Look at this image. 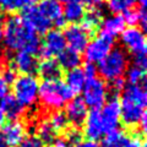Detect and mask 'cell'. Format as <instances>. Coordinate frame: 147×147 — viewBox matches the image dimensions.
<instances>
[{
    "instance_id": "8",
    "label": "cell",
    "mask_w": 147,
    "mask_h": 147,
    "mask_svg": "<svg viewBox=\"0 0 147 147\" xmlns=\"http://www.w3.org/2000/svg\"><path fill=\"white\" fill-rule=\"evenodd\" d=\"M114 38L100 32L93 40H91L85 48V58L87 63H99L113 49Z\"/></svg>"
},
{
    "instance_id": "42",
    "label": "cell",
    "mask_w": 147,
    "mask_h": 147,
    "mask_svg": "<svg viewBox=\"0 0 147 147\" xmlns=\"http://www.w3.org/2000/svg\"><path fill=\"white\" fill-rule=\"evenodd\" d=\"M71 147H98V145L96 144L94 141H90V140H86V141H80L77 144L72 145Z\"/></svg>"
},
{
    "instance_id": "37",
    "label": "cell",
    "mask_w": 147,
    "mask_h": 147,
    "mask_svg": "<svg viewBox=\"0 0 147 147\" xmlns=\"http://www.w3.org/2000/svg\"><path fill=\"white\" fill-rule=\"evenodd\" d=\"M110 88L115 92V93L117 92H120L121 90L125 88V80L123 77H119V79L110 81Z\"/></svg>"
},
{
    "instance_id": "10",
    "label": "cell",
    "mask_w": 147,
    "mask_h": 147,
    "mask_svg": "<svg viewBox=\"0 0 147 147\" xmlns=\"http://www.w3.org/2000/svg\"><path fill=\"white\" fill-rule=\"evenodd\" d=\"M100 113V119H102L104 134L112 132L114 130H118L119 123H120V102L118 98L109 99L107 103L102 105Z\"/></svg>"
},
{
    "instance_id": "27",
    "label": "cell",
    "mask_w": 147,
    "mask_h": 147,
    "mask_svg": "<svg viewBox=\"0 0 147 147\" xmlns=\"http://www.w3.org/2000/svg\"><path fill=\"white\" fill-rule=\"evenodd\" d=\"M37 137L42 141V142H47L50 144L53 142L55 136H57V132L54 131V129L52 127V125L49 124L48 120H43L39 123L38 127H37Z\"/></svg>"
},
{
    "instance_id": "43",
    "label": "cell",
    "mask_w": 147,
    "mask_h": 147,
    "mask_svg": "<svg viewBox=\"0 0 147 147\" xmlns=\"http://www.w3.org/2000/svg\"><path fill=\"white\" fill-rule=\"evenodd\" d=\"M5 119H6V117L4 115V113L1 112V109H0V127L4 126V124H5Z\"/></svg>"
},
{
    "instance_id": "32",
    "label": "cell",
    "mask_w": 147,
    "mask_h": 147,
    "mask_svg": "<svg viewBox=\"0 0 147 147\" xmlns=\"http://www.w3.org/2000/svg\"><path fill=\"white\" fill-rule=\"evenodd\" d=\"M17 147H43V142L34 135L25 136V139Z\"/></svg>"
},
{
    "instance_id": "30",
    "label": "cell",
    "mask_w": 147,
    "mask_h": 147,
    "mask_svg": "<svg viewBox=\"0 0 147 147\" xmlns=\"http://www.w3.org/2000/svg\"><path fill=\"white\" fill-rule=\"evenodd\" d=\"M124 135V132L119 130H114L112 132H108L107 136L104 137L102 147H120L121 137Z\"/></svg>"
},
{
    "instance_id": "26",
    "label": "cell",
    "mask_w": 147,
    "mask_h": 147,
    "mask_svg": "<svg viewBox=\"0 0 147 147\" xmlns=\"http://www.w3.org/2000/svg\"><path fill=\"white\" fill-rule=\"evenodd\" d=\"M38 0H0V7L9 12H15L33 5Z\"/></svg>"
},
{
    "instance_id": "41",
    "label": "cell",
    "mask_w": 147,
    "mask_h": 147,
    "mask_svg": "<svg viewBox=\"0 0 147 147\" xmlns=\"http://www.w3.org/2000/svg\"><path fill=\"white\" fill-rule=\"evenodd\" d=\"M9 93V85L6 84V81L0 76V99L4 98Z\"/></svg>"
},
{
    "instance_id": "2",
    "label": "cell",
    "mask_w": 147,
    "mask_h": 147,
    "mask_svg": "<svg viewBox=\"0 0 147 147\" xmlns=\"http://www.w3.org/2000/svg\"><path fill=\"white\" fill-rule=\"evenodd\" d=\"M147 104L146 91L140 85H129L124 88L120 100V120L126 126H139L142 118L146 115Z\"/></svg>"
},
{
    "instance_id": "38",
    "label": "cell",
    "mask_w": 147,
    "mask_h": 147,
    "mask_svg": "<svg viewBox=\"0 0 147 147\" xmlns=\"http://www.w3.org/2000/svg\"><path fill=\"white\" fill-rule=\"evenodd\" d=\"M82 70H84V74H85V76H86V79H87V77L96 76V72H97V67H96L92 63H86Z\"/></svg>"
},
{
    "instance_id": "4",
    "label": "cell",
    "mask_w": 147,
    "mask_h": 147,
    "mask_svg": "<svg viewBox=\"0 0 147 147\" xmlns=\"http://www.w3.org/2000/svg\"><path fill=\"white\" fill-rule=\"evenodd\" d=\"M129 67V57L121 48L112 49L98 63V72L103 80L113 81L123 77Z\"/></svg>"
},
{
    "instance_id": "28",
    "label": "cell",
    "mask_w": 147,
    "mask_h": 147,
    "mask_svg": "<svg viewBox=\"0 0 147 147\" xmlns=\"http://www.w3.org/2000/svg\"><path fill=\"white\" fill-rule=\"evenodd\" d=\"M135 0H107V6L113 13H121L134 7Z\"/></svg>"
},
{
    "instance_id": "5",
    "label": "cell",
    "mask_w": 147,
    "mask_h": 147,
    "mask_svg": "<svg viewBox=\"0 0 147 147\" xmlns=\"http://www.w3.org/2000/svg\"><path fill=\"white\" fill-rule=\"evenodd\" d=\"M13 97L24 107H32L38 99L39 82L33 75H20L12 84Z\"/></svg>"
},
{
    "instance_id": "40",
    "label": "cell",
    "mask_w": 147,
    "mask_h": 147,
    "mask_svg": "<svg viewBox=\"0 0 147 147\" xmlns=\"http://www.w3.org/2000/svg\"><path fill=\"white\" fill-rule=\"evenodd\" d=\"M52 144L53 147H71V145L69 144L65 137H55Z\"/></svg>"
},
{
    "instance_id": "1",
    "label": "cell",
    "mask_w": 147,
    "mask_h": 147,
    "mask_svg": "<svg viewBox=\"0 0 147 147\" xmlns=\"http://www.w3.org/2000/svg\"><path fill=\"white\" fill-rule=\"evenodd\" d=\"M4 45L11 52H27L38 54L40 40L38 33L18 16H10L4 26Z\"/></svg>"
},
{
    "instance_id": "23",
    "label": "cell",
    "mask_w": 147,
    "mask_h": 147,
    "mask_svg": "<svg viewBox=\"0 0 147 147\" xmlns=\"http://www.w3.org/2000/svg\"><path fill=\"white\" fill-rule=\"evenodd\" d=\"M102 11L99 10L98 7L94 9H90L88 12H85V16L82 18V27L87 31V33L90 36L96 33L98 31V28L100 27L102 24Z\"/></svg>"
},
{
    "instance_id": "14",
    "label": "cell",
    "mask_w": 147,
    "mask_h": 147,
    "mask_svg": "<svg viewBox=\"0 0 147 147\" xmlns=\"http://www.w3.org/2000/svg\"><path fill=\"white\" fill-rule=\"evenodd\" d=\"M65 105H66L65 115L67 118L69 123L74 124L75 127L81 126L85 121L87 113H88V110H87L88 108H87V105L85 104L84 99L80 97L72 98L71 100H69Z\"/></svg>"
},
{
    "instance_id": "16",
    "label": "cell",
    "mask_w": 147,
    "mask_h": 147,
    "mask_svg": "<svg viewBox=\"0 0 147 147\" xmlns=\"http://www.w3.org/2000/svg\"><path fill=\"white\" fill-rule=\"evenodd\" d=\"M1 135L9 147H17L26 136V127L21 121L12 120L4 124Z\"/></svg>"
},
{
    "instance_id": "15",
    "label": "cell",
    "mask_w": 147,
    "mask_h": 147,
    "mask_svg": "<svg viewBox=\"0 0 147 147\" xmlns=\"http://www.w3.org/2000/svg\"><path fill=\"white\" fill-rule=\"evenodd\" d=\"M37 7L52 22L53 26L61 27L65 24L63 17V7L59 0H40Z\"/></svg>"
},
{
    "instance_id": "44",
    "label": "cell",
    "mask_w": 147,
    "mask_h": 147,
    "mask_svg": "<svg viewBox=\"0 0 147 147\" xmlns=\"http://www.w3.org/2000/svg\"><path fill=\"white\" fill-rule=\"evenodd\" d=\"M0 147H9V146L6 145L5 140H4V137H3V135H1V132H0Z\"/></svg>"
},
{
    "instance_id": "19",
    "label": "cell",
    "mask_w": 147,
    "mask_h": 147,
    "mask_svg": "<svg viewBox=\"0 0 147 147\" xmlns=\"http://www.w3.org/2000/svg\"><path fill=\"white\" fill-rule=\"evenodd\" d=\"M125 20H124L123 15L120 13H114L112 16L105 17L104 20H102V24H100V27L102 30L100 32L102 33H105L110 37H115L118 34H120L121 32L125 30Z\"/></svg>"
},
{
    "instance_id": "25",
    "label": "cell",
    "mask_w": 147,
    "mask_h": 147,
    "mask_svg": "<svg viewBox=\"0 0 147 147\" xmlns=\"http://www.w3.org/2000/svg\"><path fill=\"white\" fill-rule=\"evenodd\" d=\"M48 121L54 129L55 132L66 131L69 129V120L65 115V113L61 112V110H55L52 115H50Z\"/></svg>"
},
{
    "instance_id": "20",
    "label": "cell",
    "mask_w": 147,
    "mask_h": 147,
    "mask_svg": "<svg viewBox=\"0 0 147 147\" xmlns=\"http://www.w3.org/2000/svg\"><path fill=\"white\" fill-rule=\"evenodd\" d=\"M37 71L43 77L44 80H59L61 77V67L54 59H44V60L38 64Z\"/></svg>"
},
{
    "instance_id": "31",
    "label": "cell",
    "mask_w": 147,
    "mask_h": 147,
    "mask_svg": "<svg viewBox=\"0 0 147 147\" xmlns=\"http://www.w3.org/2000/svg\"><path fill=\"white\" fill-rule=\"evenodd\" d=\"M120 147H145V142L144 139L139 135L129 136L124 134L121 137Z\"/></svg>"
},
{
    "instance_id": "11",
    "label": "cell",
    "mask_w": 147,
    "mask_h": 147,
    "mask_svg": "<svg viewBox=\"0 0 147 147\" xmlns=\"http://www.w3.org/2000/svg\"><path fill=\"white\" fill-rule=\"evenodd\" d=\"M64 38L69 45V48L77 53L84 52L87 44L90 42V34L87 31L80 25H69L64 31Z\"/></svg>"
},
{
    "instance_id": "13",
    "label": "cell",
    "mask_w": 147,
    "mask_h": 147,
    "mask_svg": "<svg viewBox=\"0 0 147 147\" xmlns=\"http://www.w3.org/2000/svg\"><path fill=\"white\" fill-rule=\"evenodd\" d=\"M84 134L87 140L94 142L98 141L104 135L99 109H91V112L87 113L84 121Z\"/></svg>"
},
{
    "instance_id": "3",
    "label": "cell",
    "mask_w": 147,
    "mask_h": 147,
    "mask_svg": "<svg viewBox=\"0 0 147 147\" xmlns=\"http://www.w3.org/2000/svg\"><path fill=\"white\" fill-rule=\"evenodd\" d=\"M38 97L45 108L60 110V108L74 98V92L60 79L44 80L39 85Z\"/></svg>"
},
{
    "instance_id": "34",
    "label": "cell",
    "mask_w": 147,
    "mask_h": 147,
    "mask_svg": "<svg viewBox=\"0 0 147 147\" xmlns=\"http://www.w3.org/2000/svg\"><path fill=\"white\" fill-rule=\"evenodd\" d=\"M65 139L67 140L69 144L72 146V145H75V144H77V142L81 141V132L79 131L77 127H74V129H71V130H66Z\"/></svg>"
},
{
    "instance_id": "48",
    "label": "cell",
    "mask_w": 147,
    "mask_h": 147,
    "mask_svg": "<svg viewBox=\"0 0 147 147\" xmlns=\"http://www.w3.org/2000/svg\"><path fill=\"white\" fill-rule=\"evenodd\" d=\"M0 69H1V61H0Z\"/></svg>"
},
{
    "instance_id": "21",
    "label": "cell",
    "mask_w": 147,
    "mask_h": 147,
    "mask_svg": "<svg viewBox=\"0 0 147 147\" xmlns=\"http://www.w3.org/2000/svg\"><path fill=\"white\" fill-rule=\"evenodd\" d=\"M85 6L81 5L77 1H69L65 4V7L63 9V17L65 22H69L70 25L79 24L82 21L85 16Z\"/></svg>"
},
{
    "instance_id": "9",
    "label": "cell",
    "mask_w": 147,
    "mask_h": 147,
    "mask_svg": "<svg viewBox=\"0 0 147 147\" xmlns=\"http://www.w3.org/2000/svg\"><path fill=\"white\" fill-rule=\"evenodd\" d=\"M66 48V42L60 30H49L44 33V38L40 42L39 53L44 59L58 57Z\"/></svg>"
},
{
    "instance_id": "36",
    "label": "cell",
    "mask_w": 147,
    "mask_h": 147,
    "mask_svg": "<svg viewBox=\"0 0 147 147\" xmlns=\"http://www.w3.org/2000/svg\"><path fill=\"white\" fill-rule=\"evenodd\" d=\"M1 77L6 81V84H7L9 86L12 85V84H13V81L16 80L15 70H13L12 67H7V69H5V70H4V72H3V75H1Z\"/></svg>"
},
{
    "instance_id": "7",
    "label": "cell",
    "mask_w": 147,
    "mask_h": 147,
    "mask_svg": "<svg viewBox=\"0 0 147 147\" xmlns=\"http://www.w3.org/2000/svg\"><path fill=\"white\" fill-rule=\"evenodd\" d=\"M121 44L129 53L134 57H142L146 55L147 43L145 32L139 27L130 26L121 32Z\"/></svg>"
},
{
    "instance_id": "24",
    "label": "cell",
    "mask_w": 147,
    "mask_h": 147,
    "mask_svg": "<svg viewBox=\"0 0 147 147\" xmlns=\"http://www.w3.org/2000/svg\"><path fill=\"white\" fill-rule=\"evenodd\" d=\"M85 81H86V76L84 74V70L80 67L71 69V70H69L65 75V84L67 85L69 88L74 92V94L80 93L82 91Z\"/></svg>"
},
{
    "instance_id": "17",
    "label": "cell",
    "mask_w": 147,
    "mask_h": 147,
    "mask_svg": "<svg viewBox=\"0 0 147 147\" xmlns=\"http://www.w3.org/2000/svg\"><path fill=\"white\" fill-rule=\"evenodd\" d=\"M38 61L36 59V55L30 54L27 52H16L12 59V69L22 75H32L37 71Z\"/></svg>"
},
{
    "instance_id": "22",
    "label": "cell",
    "mask_w": 147,
    "mask_h": 147,
    "mask_svg": "<svg viewBox=\"0 0 147 147\" xmlns=\"http://www.w3.org/2000/svg\"><path fill=\"white\" fill-rule=\"evenodd\" d=\"M58 64L61 67V70H71V69L79 67L81 64V55L80 53L75 52L70 48H65L58 55Z\"/></svg>"
},
{
    "instance_id": "45",
    "label": "cell",
    "mask_w": 147,
    "mask_h": 147,
    "mask_svg": "<svg viewBox=\"0 0 147 147\" xmlns=\"http://www.w3.org/2000/svg\"><path fill=\"white\" fill-rule=\"evenodd\" d=\"M3 37H4V26L1 22H0V42L3 40Z\"/></svg>"
},
{
    "instance_id": "18",
    "label": "cell",
    "mask_w": 147,
    "mask_h": 147,
    "mask_svg": "<svg viewBox=\"0 0 147 147\" xmlns=\"http://www.w3.org/2000/svg\"><path fill=\"white\" fill-rule=\"evenodd\" d=\"M0 109L4 113V115L10 118L11 120L21 118L25 113V107L12 94H6L4 98L0 99Z\"/></svg>"
},
{
    "instance_id": "46",
    "label": "cell",
    "mask_w": 147,
    "mask_h": 147,
    "mask_svg": "<svg viewBox=\"0 0 147 147\" xmlns=\"http://www.w3.org/2000/svg\"><path fill=\"white\" fill-rule=\"evenodd\" d=\"M135 1H137V4H140L141 7H145L147 4V0H135Z\"/></svg>"
},
{
    "instance_id": "12",
    "label": "cell",
    "mask_w": 147,
    "mask_h": 147,
    "mask_svg": "<svg viewBox=\"0 0 147 147\" xmlns=\"http://www.w3.org/2000/svg\"><path fill=\"white\" fill-rule=\"evenodd\" d=\"M21 18H22V21L26 22V24L28 25L32 30H34L38 34L48 32L53 26L52 22H50L48 18L39 11V9L34 5L25 7L24 10H22Z\"/></svg>"
},
{
    "instance_id": "35",
    "label": "cell",
    "mask_w": 147,
    "mask_h": 147,
    "mask_svg": "<svg viewBox=\"0 0 147 147\" xmlns=\"http://www.w3.org/2000/svg\"><path fill=\"white\" fill-rule=\"evenodd\" d=\"M61 1H65V3H69V1H77V3H80L81 5L87 6L88 9H94V7H98L100 4H102L103 0H61Z\"/></svg>"
},
{
    "instance_id": "33",
    "label": "cell",
    "mask_w": 147,
    "mask_h": 147,
    "mask_svg": "<svg viewBox=\"0 0 147 147\" xmlns=\"http://www.w3.org/2000/svg\"><path fill=\"white\" fill-rule=\"evenodd\" d=\"M124 20H125V24L130 25V26H135L137 22H139V10H134V9H130L124 12Z\"/></svg>"
},
{
    "instance_id": "29",
    "label": "cell",
    "mask_w": 147,
    "mask_h": 147,
    "mask_svg": "<svg viewBox=\"0 0 147 147\" xmlns=\"http://www.w3.org/2000/svg\"><path fill=\"white\" fill-rule=\"evenodd\" d=\"M126 80L130 85H140L145 81V69L132 65L126 70Z\"/></svg>"
},
{
    "instance_id": "47",
    "label": "cell",
    "mask_w": 147,
    "mask_h": 147,
    "mask_svg": "<svg viewBox=\"0 0 147 147\" xmlns=\"http://www.w3.org/2000/svg\"><path fill=\"white\" fill-rule=\"evenodd\" d=\"M0 15H1V7H0Z\"/></svg>"
},
{
    "instance_id": "6",
    "label": "cell",
    "mask_w": 147,
    "mask_h": 147,
    "mask_svg": "<svg viewBox=\"0 0 147 147\" xmlns=\"http://www.w3.org/2000/svg\"><path fill=\"white\" fill-rule=\"evenodd\" d=\"M85 104L87 108L91 109H99L105 103L108 97V87L102 77L92 76L87 77L85 85L82 87Z\"/></svg>"
},
{
    "instance_id": "39",
    "label": "cell",
    "mask_w": 147,
    "mask_h": 147,
    "mask_svg": "<svg viewBox=\"0 0 147 147\" xmlns=\"http://www.w3.org/2000/svg\"><path fill=\"white\" fill-rule=\"evenodd\" d=\"M137 25L141 26L142 31H144L147 26V15H146L145 7H140V10H139V22H137Z\"/></svg>"
}]
</instances>
